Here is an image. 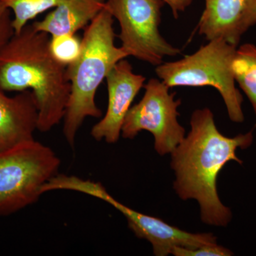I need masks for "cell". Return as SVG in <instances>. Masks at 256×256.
I'll return each instance as SVG.
<instances>
[{
	"label": "cell",
	"instance_id": "obj_10",
	"mask_svg": "<svg viewBox=\"0 0 256 256\" xmlns=\"http://www.w3.org/2000/svg\"><path fill=\"white\" fill-rule=\"evenodd\" d=\"M0 88V152L34 139L38 130V108L32 90L12 97Z\"/></svg>",
	"mask_w": 256,
	"mask_h": 256
},
{
	"label": "cell",
	"instance_id": "obj_15",
	"mask_svg": "<svg viewBox=\"0 0 256 256\" xmlns=\"http://www.w3.org/2000/svg\"><path fill=\"white\" fill-rule=\"evenodd\" d=\"M82 40L75 34L50 36V50L56 60L67 66L78 58Z\"/></svg>",
	"mask_w": 256,
	"mask_h": 256
},
{
	"label": "cell",
	"instance_id": "obj_19",
	"mask_svg": "<svg viewBox=\"0 0 256 256\" xmlns=\"http://www.w3.org/2000/svg\"><path fill=\"white\" fill-rule=\"evenodd\" d=\"M165 4L170 6L174 18L178 20L180 12H184L192 3L193 0H164Z\"/></svg>",
	"mask_w": 256,
	"mask_h": 256
},
{
	"label": "cell",
	"instance_id": "obj_2",
	"mask_svg": "<svg viewBox=\"0 0 256 256\" xmlns=\"http://www.w3.org/2000/svg\"><path fill=\"white\" fill-rule=\"evenodd\" d=\"M50 36L28 24L0 50V88L30 90L38 108V130L50 131L65 116L70 92L66 67L50 50Z\"/></svg>",
	"mask_w": 256,
	"mask_h": 256
},
{
	"label": "cell",
	"instance_id": "obj_14",
	"mask_svg": "<svg viewBox=\"0 0 256 256\" xmlns=\"http://www.w3.org/2000/svg\"><path fill=\"white\" fill-rule=\"evenodd\" d=\"M13 14L14 33H18L31 20L54 8L58 0H2Z\"/></svg>",
	"mask_w": 256,
	"mask_h": 256
},
{
	"label": "cell",
	"instance_id": "obj_17",
	"mask_svg": "<svg viewBox=\"0 0 256 256\" xmlns=\"http://www.w3.org/2000/svg\"><path fill=\"white\" fill-rule=\"evenodd\" d=\"M256 24V0H244V8L237 28V35L239 40Z\"/></svg>",
	"mask_w": 256,
	"mask_h": 256
},
{
	"label": "cell",
	"instance_id": "obj_9",
	"mask_svg": "<svg viewBox=\"0 0 256 256\" xmlns=\"http://www.w3.org/2000/svg\"><path fill=\"white\" fill-rule=\"evenodd\" d=\"M106 80L108 94L107 110L104 118L92 128L90 136L96 141L114 144L118 141L124 118L144 87L146 78L134 74L131 64L124 58L116 64Z\"/></svg>",
	"mask_w": 256,
	"mask_h": 256
},
{
	"label": "cell",
	"instance_id": "obj_7",
	"mask_svg": "<svg viewBox=\"0 0 256 256\" xmlns=\"http://www.w3.org/2000/svg\"><path fill=\"white\" fill-rule=\"evenodd\" d=\"M144 88L142 98L131 106L124 118L121 134L133 140L141 131H148L154 137L156 152L161 156L171 154L186 132L178 121L181 100H175V92H170L159 79H150Z\"/></svg>",
	"mask_w": 256,
	"mask_h": 256
},
{
	"label": "cell",
	"instance_id": "obj_13",
	"mask_svg": "<svg viewBox=\"0 0 256 256\" xmlns=\"http://www.w3.org/2000/svg\"><path fill=\"white\" fill-rule=\"evenodd\" d=\"M232 69L236 82L250 100L256 118V46L244 44L237 48Z\"/></svg>",
	"mask_w": 256,
	"mask_h": 256
},
{
	"label": "cell",
	"instance_id": "obj_1",
	"mask_svg": "<svg viewBox=\"0 0 256 256\" xmlns=\"http://www.w3.org/2000/svg\"><path fill=\"white\" fill-rule=\"evenodd\" d=\"M188 136L171 153V168L175 180L173 188L182 200H195L204 223L226 226L232 218L230 208L220 201L217 180L230 161L242 164L237 149H246L254 141L252 132L228 138L220 132L214 116L208 108L194 111Z\"/></svg>",
	"mask_w": 256,
	"mask_h": 256
},
{
	"label": "cell",
	"instance_id": "obj_6",
	"mask_svg": "<svg viewBox=\"0 0 256 256\" xmlns=\"http://www.w3.org/2000/svg\"><path fill=\"white\" fill-rule=\"evenodd\" d=\"M164 0H106V8L118 22L117 35L128 55L152 66L181 50L165 40L160 32Z\"/></svg>",
	"mask_w": 256,
	"mask_h": 256
},
{
	"label": "cell",
	"instance_id": "obj_18",
	"mask_svg": "<svg viewBox=\"0 0 256 256\" xmlns=\"http://www.w3.org/2000/svg\"><path fill=\"white\" fill-rule=\"evenodd\" d=\"M11 11L0 0V50L14 35Z\"/></svg>",
	"mask_w": 256,
	"mask_h": 256
},
{
	"label": "cell",
	"instance_id": "obj_12",
	"mask_svg": "<svg viewBox=\"0 0 256 256\" xmlns=\"http://www.w3.org/2000/svg\"><path fill=\"white\" fill-rule=\"evenodd\" d=\"M205 6L198 25V34L207 41L223 38L238 46L237 28L244 0H204Z\"/></svg>",
	"mask_w": 256,
	"mask_h": 256
},
{
	"label": "cell",
	"instance_id": "obj_3",
	"mask_svg": "<svg viewBox=\"0 0 256 256\" xmlns=\"http://www.w3.org/2000/svg\"><path fill=\"white\" fill-rule=\"evenodd\" d=\"M114 18L106 8L85 28L78 58L66 67L70 84L64 118L63 133L72 148L77 133L87 118L102 114L96 102L98 89L120 60L128 55L114 43Z\"/></svg>",
	"mask_w": 256,
	"mask_h": 256
},
{
	"label": "cell",
	"instance_id": "obj_11",
	"mask_svg": "<svg viewBox=\"0 0 256 256\" xmlns=\"http://www.w3.org/2000/svg\"><path fill=\"white\" fill-rule=\"evenodd\" d=\"M106 0H58L54 10L41 21L32 23L50 36L75 34L86 28L105 8Z\"/></svg>",
	"mask_w": 256,
	"mask_h": 256
},
{
	"label": "cell",
	"instance_id": "obj_16",
	"mask_svg": "<svg viewBox=\"0 0 256 256\" xmlns=\"http://www.w3.org/2000/svg\"><path fill=\"white\" fill-rule=\"evenodd\" d=\"M172 254L175 256H230L233 252L217 244H210L194 248H176Z\"/></svg>",
	"mask_w": 256,
	"mask_h": 256
},
{
	"label": "cell",
	"instance_id": "obj_8",
	"mask_svg": "<svg viewBox=\"0 0 256 256\" xmlns=\"http://www.w3.org/2000/svg\"><path fill=\"white\" fill-rule=\"evenodd\" d=\"M98 198L122 214L134 235L150 242L154 256H168L176 248H194L205 244H217V237L214 234L190 233L161 218L132 210L117 201L106 188L99 192Z\"/></svg>",
	"mask_w": 256,
	"mask_h": 256
},
{
	"label": "cell",
	"instance_id": "obj_4",
	"mask_svg": "<svg viewBox=\"0 0 256 256\" xmlns=\"http://www.w3.org/2000/svg\"><path fill=\"white\" fill-rule=\"evenodd\" d=\"M237 46L223 38L210 40L194 53L176 62H163L156 76L170 88L174 87L214 88L224 101L229 118L244 122V98L236 86L232 64Z\"/></svg>",
	"mask_w": 256,
	"mask_h": 256
},
{
	"label": "cell",
	"instance_id": "obj_5",
	"mask_svg": "<svg viewBox=\"0 0 256 256\" xmlns=\"http://www.w3.org/2000/svg\"><path fill=\"white\" fill-rule=\"evenodd\" d=\"M60 160L34 139L0 152V216L33 204L42 188L58 174Z\"/></svg>",
	"mask_w": 256,
	"mask_h": 256
}]
</instances>
